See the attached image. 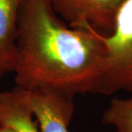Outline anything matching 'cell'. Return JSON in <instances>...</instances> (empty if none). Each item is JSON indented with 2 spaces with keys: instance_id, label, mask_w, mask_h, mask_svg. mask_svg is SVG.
I'll use <instances>...</instances> for the list:
<instances>
[{
  "instance_id": "cell-1",
  "label": "cell",
  "mask_w": 132,
  "mask_h": 132,
  "mask_svg": "<svg viewBox=\"0 0 132 132\" xmlns=\"http://www.w3.org/2000/svg\"><path fill=\"white\" fill-rule=\"evenodd\" d=\"M104 35L70 27L48 0H23L18 20L15 87L97 93L106 58Z\"/></svg>"
},
{
  "instance_id": "cell-2",
  "label": "cell",
  "mask_w": 132,
  "mask_h": 132,
  "mask_svg": "<svg viewBox=\"0 0 132 132\" xmlns=\"http://www.w3.org/2000/svg\"><path fill=\"white\" fill-rule=\"evenodd\" d=\"M106 58L97 93H132V0H123L112 32L104 35Z\"/></svg>"
},
{
  "instance_id": "cell-3",
  "label": "cell",
  "mask_w": 132,
  "mask_h": 132,
  "mask_svg": "<svg viewBox=\"0 0 132 132\" xmlns=\"http://www.w3.org/2000/svg\"><path fill=\"white\" fill-rule=\"evenodd\" d=\"M54 13L70 27L112 32L123 0H48Z\"/></svg>"
},
{
  "instance_id": "cell-4",
  "label": "cell",
  "mask_w": 132,
  "mask_h": 132,
  "mask_svg": "<svg viewBox=\"0 0 132 132\" xmlns=\"http://www.w3.org/2000/svg\"><path fill=\"white\" fill-rule=\"evenodd\" d=\"M24 92L40 132H69L74 113L73 97L52 88Z\"/></svg>"
},
{
  "instance_id": "cell-5",
  "label": "cell",
  "mask_w": 132,
  "mask_h": 132,
  "mask_svg": "<svg viewBox=\"0 0 132 132\" xmlns=\"http://www.w3.org/2000/svg\"><path fill=\"white\" fill-rule=\"evenodd\" d=\"M23 0H0V80L13 73L17 61L16 38Z\"/></svg>"
},
{
  "instance_id": "cell-6",
  "label": "cell",
  "mask_w": 132,
  "mask_h": 132,
  "mask_svg": "<svg viewBox=\"0 0 132 132\" xmlns=\"http://www.w3.org/2000/svg\"><path fill=\"white\" fill-rule=\"evenodd\" d=\"M25 98L24 90L15 87L0 93V122L16 132H40Z\"/></svg>"
},
{
  "instance_id": "cell-7",
  "label": "cell",
  "mask_w": 132,
  "mask_h": 132,
  "mask_svg": "<svg viewBox=\"0 0 132 132\" xmlns=\"http://www.w3.org/2000/svg\"><path fill=\"white\" fill-rule=\"evenodd\" d=\"M0 132H16L13 128H12L7 126H4L2 125L0 126Z\"/></svg>"
},
{
  "instance_id": "cell-8",
  "label": "cell",
  "mask_w": 132,
  "mask_h": 132,
  "mask_svg": "<svg viewBox=\"0 0 132 132\" xmlns=\"http://www.w3.org/2000/svg\"><path fill=\"white\" fill-rule=\"evenodd\" d=\"M2 126V124H1V122H0V126Z\"/></svg>"
}]
</instances>
